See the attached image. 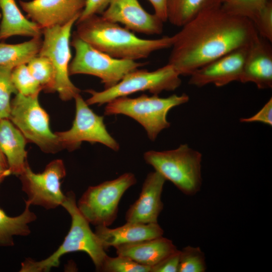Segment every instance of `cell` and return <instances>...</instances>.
Masks as SVG:
<instances>
[{"mask_svg":"<svg viewBox=\"0 0 272 272\" xmlns=\"http://www.w3.org/2000/svg\"><path fill=\"white\" fill-rule=\"evenodd\" d=\"M75 24V32L81 39L117 59L136 61L146 58L155 51L171 47L173 41V36H168L154 39L140 38L125 27L99 15Z\"/></svg>","mask_w":272,"mask_h":272,"instance_id":"cell-2","label":"cell"},{"mask_svg":"<svg viewBox=\"0 0 272 272\" xmlns=\"http://www.w3.org/2000/svg\"><path fill=\"white\" fill-rule=\"evenodd\" d=\"M39 94L24 96L17 93L11 102L9 119L27 142L35 144L43 152L55 153L62 148L50 129L49 115L39 103Z\"/></svg>","mask_w":272,"mask_h":272,"instance_id":"cell-8","label":"cell"},{"mask_svg":"<svg viewBox=\"0 0 272 272\" xmlns=\"http://www.w3.org/2000/svg\"><path fill=\"white\" fill-rule=\"evenodd\" d=\"M94 232L104 249L107 250L110 247L162 236L164 230L158 223L142 224L126 222L124 225L115 228L97 226Z\"/></svg>","mask_w":272,"mask_h":272,"instance_id":"cell-18","label":"cell"},{"mask_svg":"<svg viewBox=\"0 0 272 272\" xmlns=\"http://www.w3.org/2000/svg\"><path fill=\"white\" fill-rule=\"evenodd\" d=\"M270 0H225L221 4L227 13L245 18L253 23Z\"/></svg>","mask_w":272,"mask_h":272,"instance_id":"cell-26","label":"cell"},{"mask_svg":"<svg viewBox=\"0 0 272 272\" xmlns=\"http://www.w3.org/2000/svg\"><path fill=\"white\" fill-rule=\"evenodd\" d=\"M42 42L41 36H39L18 44L0 43V65L15 67L27 64L38 55Z\"/></svg>","mask_w":272,"mask_h":272,"instance_id":"cell-24","label":"cell"},{"mask_svg":"<svg viewBox=\"0 0 272 272\" xmlns=\"http://www.w3.org/2000/svg\"><path fill=\"white\" fill-rule=\"evenodd\" d=\"M180 250H177L151 267L150 272H178Z\"/></svg>","mask_w":272,"mask_h":272,"instance_id":"cell-32","label":"cell"},{"mask_svg":"<svg viewBox=\"0 0 272 272\" xmlns=\"http://www.w3.org/2000/svg\"><path fill=\"white\" fill-rule=\"evenodd\" d=\"M117 255L151 267L176 251L172 240L162 236L114 247Z\"/></svg>","mask_w":272,"mask_h":272,"instance_id":"cell-19","label":"cell"},{"mask_svg":"<svg viewBox=\"0 0 272 272\" xmlns=\"http://www.w3.org/2000/svg\"><path fill=\"white\" fill-rule=\"evenodd\" d=\"M259 35L250 45L239 82L253 83L260 89L272 87V47Z\"/></svg>","mask_w":272,"mask_h":272,"instance_id":"cell-17","label":"cell"},{"mask_svg":"<svg viewBox=\"0 0 272 272\" xmlns=\"http://www.w3.org/2000/svg\"><path fill=\"white\" fill-rule=\"evenodd\" d=\"M250 45L235 49L195 70L189 76V84L197 87L209 84L223 87L239 82Z\"/></svg>","mask_w":272,"mask_h":272,"instance_id":"cell-13","label":"cell"},{"mask_svg":"<svg viewBox=\"0 0 272 272\" xmlns=\"http://www.w3.org/2000/svg\"><path fill=\"white\" fill-rule=\"evenodd\" d=\"M225 0H218V1L219 2V3H220L221 4L224 2L225 1Z\"/></svg>","mask_w":272,"mask_h":272,"instance_id":"cell-38","label":"cell"},{"mask_svg":"<svg viewBox=\"0 0 272 272\" xmlns=\"http://www.w3.org/2000/svg\"><path fill=\"white\" fill-rule=\"evenodd\" d=\"M180 76L168 63L153 71L137 69L127 73L111 88L102 91L87 90L86 92L91 96L86 102L89 105L100 106L115 98L138 92L148 91L153 95H158L163 91H174L181 84Z\"/></svg>","mask_w":272,"mask_h":272,"instance_id":"cell-6","label":"cell"},{"mask_svg":"<svg viewBox=\"0 0 272 272\" xmlns=\"http://www.w3.org/2000/svg\"><path fill=\"white\" fill-rule=\"evenodd\" d=\"M25 202L23 212L14 217L8 216L0 208V246H12L14 245V236H25L30 234L29 224L34 221L37 217L30 210V203L27 200Z\"/></svg>","mask_w":272,"mask_h":272,"instance_id":"cell-22","label":"cell"},{"mask_svg":"<svg viewBox=\"0 0 272 272\" xmlns=\"http://www.w3.org/2000/svg\"><path fill=\"white\" fill-rule=\"evenodd\" d=\"M77 21L42 29L43 39L38 54L47 57L52 63L55 73L54 92L65 101L74 99L81 92L71 81L69 73L71 31Z\"/></svg>","mask_w":272,"mask_h":272,"instance_id":"cell-10","label":"cell"},{"mask_svg":"<svg viewBox=\"0 0 272 272\" xmlns=\"http://www.w3.org/2000/svg\"><path fill=\"white\" fill-rule=\"evenodd\" d=\"M13 68L10 65H0V119H9L11 95L18 93L12 80Z\"/></svg>","mask_w":272,"mask_h":272,"instance_id":"cell-29","label":"cell"},{"mask_svg":"<svg viewBox=\"0 0 272 272\" xmlns=\"http://www.w3.org/2000/svg\"><path fill=\"white\" fill-rule=\"evenodd\" d=\"M0 163L3 166L8 167V165L6 159L0 150Z\"/></svg>","mask_w":272,"mask_h":272,"instance_id":"cell-37","label":"cell"},{"mask_svg":"<svg viewBox=\"0 0 272 272\" xmlns=\"http://www.w3.org/2000/svg\"><path fill=\"white\" fill-rule=\"evenodd\" d=\"M105 19L120 23L132 32L146 35H159L164 22L155 14L147 12L138 0H110L101 15Z\"/></svg>","mask_w":272,"mask_h":272,"instance_id":"cell-15","label":"cell"},{"mask_svg":"<svg viewBox=\"0 0 272 272\" xmlns=\"http://www.w3.org/2000/svg\"><path fill=\"white\" fill-rule=\"evenodd\" d=\"M189 99V96L184 93L173 94L166 98L146 94L134 98L121 97L107 103L104 115L123 114L131 117L143 126L149 139L154 141L162 130L170 126L167 119L169 110L187 103Z\"/></svg>","mask_w":272,"mask_h":272,"instance_id":"cell-4","label":"cell"},{"mask_svg":"<svg viewBox=\"0 0 272 272\" xmlns=\"http://www.w3.org/2000/svg\"><path fill=\"white\" fill-rule=\"evenodd\" d=\"M241 122H259L271 126L272 98H270L263 107L255 114L248 118H242Z\"/></svg>","mask_w":272,"mask_h":272,"instance_id":"cell-34","label":"cell"},{"mask_svg":"<svg viewBox=\"0 0 272 272\" xmlns=\"http://www.w3.org/2000/svg\"><path fill=\"white\" fill-rule=\"evenodd\" d=\"M11 175L8 167H6L0 163V183L7 176Z\"/></svg>","mask_w":272,"mask_h":272,"instance_id":"cell-36","label":"cell"},{"mask_svg":"<svg viewBox=\"0 0 272 272\" xmlns=\"http://www.w3.org/2000/svg\"><path fill=\"white\" fill-rule=\"evenodd\" d=\"M33 77L46 92H54L55 73L51 61L45 56L36 55L27 63Z\"/></svg>","mask_w":272,"mask_h":272,"instance_id":"cell-25","label":"cell"},{"mask_svg":"<svg viewBox=\"0 0 272 272\" xmlns=\"http://www.w3.org/2000/svg\"><path fill=\"white\" fill-rule=\"evenodd\" d=\"M71 217V225L67 235L58 248L47 258L36 261L27 258L22 262L20 272H47L59 264L60 257L65 254L86 252L92 260L96 271H100L107 256L99 239L91 229L89 222L79 211L76 195L72 191L65 194L61 205Z\"/></svg>","mask_w":272,"mask_h":272,"instance_id":"cell-3","label":"cell"},{"mask_svg":"<svg viewBox=\"0 0 272 272\" xmlns=\"http://www.w3.org/2000/svg\"><path fill=\"white\" fill-rule=\"evenodd\" d=\"M1 17H2L1 13H0V18H1Z\"/></svg>","mask_w":272,"mask_h":272,"instance_id":"cell-39","label":"cell"},{"mask_svg":"<svg viewBox=\"0 0 272 272\" xmlns=\"http://www.w3.org/2000/svg\"><path fill=\"white\" fill-rule=\"evenodd\" d=\"M219 4L218 0H167V21L181 27L203 11Z\"/></svg>","mask_w":272,"mask_h":272,"instance_id":"cell-23","label":"cell"},{"mask_svg":"<svg viewBox=\"0 0 272 272\" xmlns=\"http://www.w3.org/2000/svg\"><path fill=\"white\" fill-rule=\"evenodd\" d=\"M12 80L18 93L24 96L39 94L41 86L30 72L27 64H22L13 68Z\"/></svg>","mask_w":272,"mask_h":272,"instance_id":"cell-27","label":"cell"},{"mask_svg":"<svg viewBox=\"0 0 272 272\" xmlns=\"http://www.w3.org/2000/svg\"><path fill=\"white\" fill-rule=\"evenodd\" d=\"M166 180L156 171L148 174L139 198L126 212V222L142 224L158 223L159 216L164 207L161 196Z\"/></svg>","mask_w":272,"mask_h":272,"instance_id":"cell-16","label":"cell"},{"mask_svg":"<svg viewBox=\"0 0 272 272\" xmlns=\"http://www.w3.org/2000/svg\"><path fill=\"white\" fill-rule=\"evenodd\" d=\"M110 0H87L85 7L76 22L82 21L94 15H101L108 7Z\"/></svg>","mask_w":272,"mask_h":272,"instance_id":"cell-33","label":"cell"},{"mask_svg":"<svg viewBox=\"0 0 272 272\" xmlns=\"http://www.w3.org/2000/svg\"><path fill=\"white\" fill-rule=\"evenodd\" d=\"M145 162L183 194L193 196L202 186V154L187 144L173 150L149 151L144 154Z\"/></svg>","mask_w":272,"mask_h":272,"instance_id":"cell-5","label":"cell"},{"mask_svg":"<svg viewBox=\"0 0 272 272\" xmlns=\"http://www.w3.org/2000/svg\"><path fill=\"white\" fill-rule=\"evenodd\" d=\"M70 44L75 54L69 64L70 76L85 74L97 77L105 89L114 86L127 73L146 64L112 57L83 40L75 32Z\"/></svg>","mask_w":272,"mask_h":272,"instance_id":"cell-7","label":"cell"},{"mask_svg":"<svg viewBox=\"0 0 272 272\" xmlns=\"http://www.w3.org/2000/svg\"><path fill=\"white\" fill-rule=\"evenodd\" d=\"M173 36L168 64L180 76H190L210 62L250 45L259 36L250 20L231 15L221 4L209 8Z\"/></svg>","mask_w":272,"mask_h":272,"instance_id":"cell-1","label":"cell"},{"mask_svg":"<svg viewBox=\"0 0 272 272\" xmlns=\"http://www.w3.org/2000/svg\"><path fill=\"white\" fill-rule=\"evenodd\" d=\"M0 41L14 36H41L42 29L21 13L15 0H0Z\"/></svg>","mask_w":272,"mask_h":272,"instance_id":"cell-21","label":"cell"},{"mask_svg":"<svg viewBox=\"0 0 272 272\" xmlns=\"http://www.w3.org/2000/svg\"><path fill=\"white\" fill-rule=\"evenodd\" d=\"M27 140L8 118L0 119V150L5 157L11 174L19 176L28 163Z\"/></svg>","mask_w":272,"mask_h":272,"instance_id":"cell-20","label":"cell"},{"mask_svg":"<svg viewBox=\"0 0 272 272\" xmlns=\"http://www.w3.org/2000/svg\"><path fill=\"white\" fill-rule=\"evenodd\" d=\"M258 35L272 42V2L269 1L253 23Z\"/></svg>","mask_w":272,"mask_h":272,"instance_id":"cell-31","label":"cell"},{"mask_svg":"<svg viewBox=\"0 0 272 272\" xmlns=\"http://www.w3.org/2000/svg\"><path fill=\"white\" fill-rule=\"evenodd\" d=\"M137 182L135 175L127 172L116 179L89 186L77 203L78 208L90 224L109 227L117 218L122 195Z\"/></svg>","mask_w":272,"mask_h":272,"instance_id":"cell-9","label":"cell"},{"mask_svg":"<svg viewBox=\"0 0 272 272\" xmlns=\"http://www.w3.org/2000/svg\"><path fill=\"white\" fill-rule=\"evenodd\" d=\"M74 99L76 114L72 127L66 131L55 132L62 148L72 151L79 148L82 142H88L118 151L119 145L107 131L104 117L91 109L80 94Z\"/></svg>","mask_w":272,"mask_h":272,"instance_id":"cell-11","label":"cell"},{"mask_svg":"<svg viewBox=\"0 0 272 272\" xmlns=\"http://www.w3.org/2000/svg\"><path fill=\"white\" fill-rule=\"evenodd\" d=\"M66 175L63 161L53 160L41 173L34 172L27 163L19 176L22 190L28 197L31 205L54 209L61 206L65 194L61 190V180Z\"/></svg>","mask_w":272,"mask_h":272,"instance_id":"cell-12","label":"cell"},{"mask_svg":"<svg viewBox=\"0 0 272 272\" xmlns=\"http://www.w3.org/2000/svg\"><path fill=\"white\" fill-rule=\"evenodd\" d=\"M153 6L155 13L164 22L167 21V0H148Z\"/></svg>","mask_w":272,"mask_h":272,"instance_id":"cell-35","label":"cell"},{"mask_svg":"<svg viewBox=\"0 0 272 272\" xmlns=\"http://www.w3.org/2000/svg\"><path fill=\"white\" fill-rule=\"evenodd\" d=\"M206 269L205 254L199 247L188 245L180 250L178 272H205Z\"/></svg>","mask_w":272,"mask_h":272,"instance_id":"cell-28","label":"cell"},{"mask_svg":"<svg viewBox=\"0 0 272 272\" xmlns=\"http://www.w3.org/2000/svg\"><path fill=\"white\" fill-rule=\"evenodd\" d=\"M151 267L137 263L130 258L117 255H108L105 258L100 271L103 272H150Z\"/></svg>","mask_w":272,"mask_h":272,"instance_id":"cell-30","label":"cell"},{"mask_svg":"<svg viewBox=\"0 0 272 272\" xmlns=\"http://www.w3.org/2000/svg\"><path fill=\"white\" fill-rule=\"evenodd\" d=\"M87 0L20 1L23 10L31 21L42 29L62 26L80 17Z\"/></svg>","mask_w":272,"mask_h":272,"instance_id":"cell-14","label":"cell"}]
</instances>
